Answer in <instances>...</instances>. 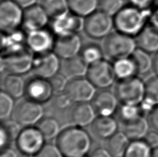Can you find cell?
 Returning <instances> with one entry per match:
<instances>
[{
    "instance_id": "cell-1",
    "label": "cell",
    "mask_w": 158,
    "mask_h": 157,
    "mask_svg": "<svg viewBox=\"0 0 158 157\" xmlns=\"http://www.w3.org/2000/svg\"><path fill=\"white\" fill-rule=\"evenodd\" d=\"M92 140L89 134L77 126L61 130L56 137V145L64 157H83L91 148Z\"/></svg>"
},
{
    "instance_id": "cell-2",
    "label": "cell",
    "mask_w": 158,
    "mask_h": 157,
    "mask_svg": "<svg viewBox=\"0 0 158 157\" xmlns=\"http://www.w3.org/2000/svg\"><path fill=\"white\" fill-rule=\"evenodd\" d=\"M151 10L139 9L131 4L125 5L114 17V29L117 31L136 38L148 24Z\"/></svg>"
},
{
    "instance_id": "cell-3",
    "label": "cell",
    "mask_w": 158,
    "mask_h": 157,
    "mask_svg": "<svg viewBox=\"0 0 158 157\" xmlns=\"http://www.w3.org/2000/svg\"><path fill=\"white\" fill-rule=\"evenodd\" d=\"M137 48L133 37L117 30L105 38L103 45L104 54L113 61L131 57Z\"/></svg>"
},
{
    "instance_id": "cell-4",
    "label": "cell",
    "mask_w": 158,
    "mask_h": 157,
    "mask_svg": "<svg viewBox=\"0 0 158 157\" xmlns=\"http://www.w3.org/2000/svg\"><path fill=\"white\" fill-rule=\"evenodd\" d=\"M114 91L122 105L137 106L145 99V83L137 76L118 80Z\"/></svg>"
},
{
    "instance_id": "cell-5",
    "label": "cell",
    "mask_w": 158,
    "mask_h": 157,
    "mask_svg": "<svg viewBox=\"0 0 158 157\" xmlns=\"http://www.w3.org/2000/svg\"><path fill=\"white\" fill-rule=\"evenodd\" d=\"M114 28V18L98 10L84 19L83 30L93 40L108 37Z\"/></svg>"
},
{
    "instance_id": "cell-6",
    "label": "cell",
    "mask_w": 158,
    "mask_h": 157,
    "mask_svg": "<svg viewBox=\"0 0 158 157\" xmlns=\"http://www.w3.org/2000/svg\"><path fill=\"white\" fill-rule=\"evenodd\" d=\"M35 54L28 48L4 54L1 59L2 71L9 74L22 75L32 70Z\"/></svg>"
},
{
    "instance_id": "cell-7",
    "label": "cell",
    "mask_w": 158,
    "mask_h": 157,
    "mask_svg": "<svg viewBox=\"0 0 158 157\" xmlns=\"http://www.w3.org/2000/svg\"><path fill=\"white\" fill-rule=\"evenodd\" d=\"M24 9L13 0H2L0 4V28L2 33L19 29L23 24Z\"/></svg>"
},
{
    "instance_id": "cell-8",
    "label": "cell",
    "mask_w": 158,
    "mask_h": 157,
    "mask_svg": "<svg viewBox=\"0 0 158 157\" xmlns=\"http://www.w3.org/2000/svg\"><path fill=\"white\" fill-rule=\"evenodd\" d=\"M45 140L36 126H29L22 128L15 142L17 148L22 155L33 157L46 144Z\"/></svg>"
},
{
    "instance_id": "cell-9",
    "label": "cell",
    "mask_w": 158,
    "mask_h": 157,
    "mask_svg": "<svg viewBox=\"0 0 158 157\" xmlns=\"http://www.w3.org/2000/svg\"><path fill=\"white\" fill-rule=\"evenodd\" d=\"M86 78L96 88L100 89L110 87L117 79L113 64L104 59L88 66Z\"/></svg>"
},
{
    "instance_id": "cell-10",
    "label": "cell",
    "mask_w": 158,
    "mask_h": 157,
    "mask_svg": "<svg viewBox=\"0 0 158 157\" xmlns=\"http://www.w3.org/2000/svg\"><path fill=\"white\" fill-rule=\"evenodd\" d=\"M43 114L42 104L27 99L18 103L13 114V120L24 127L37 125Z\"/></svg>"
},
{
    "instance_id": "cell-11",
    "label": "cell",
    "mask_w": 158,
    "mask_h": 157,
    "mask_svg": "<svg viewBox=\"0 0 158 157\" xmlns=\"http://www.w3.org/2000/svg\"><path fill=\"white\" fill-rule=\"evenodd\" d=\"M61 66L60 58L52 51L35 54L32 70L35 76L49 80L58 74Z\"/></svg>"
},
{
    "instance_id": "cell-12",
    "label": "cell",
    "mask_w": 158,
    "mask_h": 157,
    "mask_svg": "<svg viewBox=\"0 0 158 157\" xmlns=\"http://www.w3.org/2000/svg\"><path fill=\"white\" fill-rule=\"evenodd\" d=\"M52 30L47 28L27 32V47L35 55L52 51L56 38Z\"/></svg>"
},
{
    "instance_id": "cell-13",
    "label": "cell",
    "mask_w": 158,
    "mask_h": 157,
    "mask_svg": "<svg viewBox=\"0 0 158 157\" xmlns=\"http://www.w3.org/2000/svg\"><path fill=\"white\" fill-rule=\"evenodd\" d=\"M64 92L72 102L77 103L92 101L97 94L95 87L87 78L83 77L69 80Z\"/></svg>"
},
{
    "instance_id": "cell-14",
    "label": "cell",
    "mask_w": 158,
    "mask_h": 157,
    "mask_svg": "<svg viewBox=\"0 0 158 157\" xmlns=\"http://www.w3.org/2000/svg\"><path fill=\"white\" fill-rule=\"evenodd\" d=\"M83 46V40L78 33L58 36L53 51L64 60L80 55Z\"/></svg>"
},
{
    "instance_id": "cell-15",
    "label": "cell",
    "mask_w": 158,
    "mask_h": 157,
    "mask_svg": "<svg viewBox=\"0 0 158 157\" xmlns=\"http://www.w3.org/2000/svg\"><path fill=\"white\" fill-rule=\"evenodd\" d=\"M85 18L69 11L59 18L52 19L51 30L56 37L78 33L84 26Z\"/></svg>"
},
{
    "instance_id": "cell-16",
    "label": "cell",
    "mask_w": 158,
    "mask_h": 157,
    "mask_svg": "<svg viewBox=\"0 0 158 157\" xmlns=\"http://www.w3.org/2000/svg\"><path fill=\"white\" fill-rule=\"evenodd\" d=\"M53 92L49 80L47 79L35 75L26 83L25 96L27 99L40 104L49 101Z\"/></svg>"
},
{
    "instance_id": "cell-17",
    "label": "cell",
    "mask_w": 158,
    "mask_h": 157,
    "mask_svg": "<svg viewBox=\"0 0 158 157\" xmlns=\"http://www.w3.org/2000/svg\"><path fill=\"white\" fill-rule=\"evenodd\" d=\"M50 17L40 4H35L24 9L22 27L27 32L46 28Z\"/></svg>"
},
{
    "instance_id": "cell-18",
    "label": "cell",
    "mask_w": 158,
    "mask_h": 157,
    "mask_svg": "<svg viewBox=\"0 0 158 157\" xmlns=\"http://www.w3.org/2000/svg\"><path fill=\"white\" fill-rule=\"evenodd\" d=\"M118 102L114 93L103 89L95 94L92 105L97 116H112L117 110Z\"/></svg>"
},
{
    "instance_id": "cell-19",
    "label": "cell",
    "mask_w": 158,
    "mask_h": 157,
    "mask_svg": "<svg viewBox=\"0 0 158 157\" xmlns=\"http://www.w3.org/2000/svg\"><path fill=\"white\" fill-rule=\"evenodd\" d=\"M121 125L122 131L130 139V141L143 139L149 131L150 127L148 120L144 118L143 115L121 123Z\"/></svg>"
},
{
    "instance_id": "cell-20",
    "label": "cell",
    "mask_w": 158,
    "mask_h": 157,
    "mask_svg": "<svg viewBox=\"0 0 158 157\" xmlns=\"http://www.w3.org/2000/svg\"><path fill=\"white\" fill-rule=\"evenodd\" d=\"M92 133L99 139H106L117 132V120L112 116H97L90 125Z\"/></svg>"
},
{
    "instance_id": "cell-21",
    "label": "cell",
    "mask_w": 158,
    "mask_h": 157,
    "mask_svg": "<svg viewBox=\"0 0 158 157\" xmlns=\"http://www.w3.org/2000/svg\"><path fill=\"white\" fill-rule=\"evenodd\" d=\"M96 112L92 104L88 103H77L70 114V119L74 126L83 127L91 125L96 116Z\"/></svg>"
},
{
    "instance_id": "cell-22",
    "label": "cell",
    "mask_w": 158,
    "mask_h": 157,
    "mask_svg": "<svg viewBox=\"0 0 158 157\" xmlns=\"http://www.w3.org/2000/svg\"><path fill=\"white\" fill-rule=\"evenodd\" d=\"M26 38L27 33H24L19 29L10 33H2V55L27 48Z\"/></svg>"
},
{
    "instance_id": "cell-23",
    "label": "cell",
    "mask_w": 158,
    "mask_h": 157,
    "mask_svg": "<svg viewBox=\"0 0 158 157\" xmlns=\"http://www.w3.org/2000/svg\"><path fill=\"white\" fill-rule=\"evenodd\" d=\"M138 48L149 53L158 52V30L148 24L136 37Z\"/></svg>"
},
{
    "instance_id": "cell-24",
    "label": "cell",
    "mask_w": 158,
    "mask_h": 157,
    "mask_svg": "<svg viewBox=\"0 0 158 157\" xmlns=\"http://www.w3.org/2000/svg\"><path fill=\"white\" fill-rule=\"evenodd\" d=\"M88 66V64L78 55L76 57L64 60L61 67L63 69L64 75L67 78L73 79L86 76Z\"/></svg>"
},
{
    "instance_id": "cell-25",
    "label": "cell",
    "mask_w": 158,
    "mask_h": 157,
    "mask_svg": "<svg viewBox=\"0 0 158 157\" xmlns=\"http://www.w3.org/2000/svg\"><path fill=\"white\" fill-rule=\"evenodd\" d=\"M4 91L13 99H19L25 95L26 83L19 75L9 74L3 82Z\"/></svg>"
},
{
    "instance_id": "cell-26",
    "label": "cell",
    "mask_w": 158,
    "mask_h": 157,
    "mask_svg": "<svg viewBox=\"0 0 158 157\" xmlns=\"http://www.w3.org/2000/svg\"><path fill=\"white\" fill-rule=\"evenodd\" d=\"M130 141L123 131H117L107 140L106 150L112 157H124Z\"/></svg>"
},
{
    "instance_id": "cell-27",
    "label": "cell",
    "mask_w": 158,
    "mask_h": 157,
    "mask_svg": "<svg viewBox=\"0 0 158 157\" xmlns=\"http://www.w3.org/2000/svg\"><path fill=\"white\" fill-rule=\"evenodd\" d=\"M100 0H68L72 13L85 18L94 13L99 6Z\"/></svg>"
},
{
    "instance_id": "cell-28",
    "label": "cell",
    "mask_w": 158,
    "mask_h": 157,
    "mask_svg": "<svg viewBox=\"0 0 158 157\" xmlns=\"http://www.w3.org/2000/svg\"><path fill=\"white\" fill-rule=\"evenodd\" d=\"M113 68L117 80H123L137 76V70L131 57L114 60Z\"/></svg>"
},
{
    "instance_id": "cell-29",
    "label": "cell",
    "mask_w": 158,
    "mask_h": 157,
    "mask_svg": "<svg viewBox=\"0 0 158 157\" xmlns=\"http://www.w3.org/2000/svg\"><path fill=\"white\" fill-rule=\"evenodd\" d=\"M40 4L52 19L59 18L70 11L68 0H40Z\"/></svg>"
},
{
    "instance_id": "cell-30",
    "label": "cell",
    "mask_w": 158,
    "mask_h": 157,
    "mask_svg": "<svg viewBox=\"0 0 158 157\" xmlns=\"http://www.w3.org/2000/svg\"><path fill=\"white\" fill-rule=\"evenodd\" d=\"M131 57L135 64L138 74H146L153 69V58H151V53L137 47Z\"/></svg>"
},
{
    "instance_id": "cell-31",
    "label": "cell",
    "mask_w": 158,
    "mask_h": 157,
    "mask_svg": "<svg viewBox=\"0 0 158 157\" xmlns=\"http://www.w3.org/2000/svg\"><path fill=\"white\" fill-rule=\"evenodd\" d=\"M104 55L103 47L96 43H89L83 45L80 53L81 57L88 66L102 60Z\"/></svg>"
},
{
    "instance_id": "cell-32",
    "label": "cell",
    "mask_w": 158,
    "mask_h": 157,
    "mask_svg": "<svg viewBox=\"0 0 158 157\" xmlns=\"http://www.w3.org/2000/svg\"><path fill=\"white\" fill-rule=\"evenodd\" d=\"M153 149L143 139L131 141L124 157H151Z\"/></svg>"
},
{
    "instance_id": "cell-33",
    "label": "cell",
    "mask_w": 158,
    "mask_h": 157,
    "mask_svg": "<svg viewBox=\"0 0 158 157\" xmlns=\"http://www.w3.org/2000/svg\"><path fill=\"white\" fill-rule=\"evenodd\" d=\"M35 126L46 139H52L57 137L60 132L58 121L53 118H42Z\"/></svg>"
},
{
    "instance_id": "cell-34",
    "label": "cell",
    "mask_w": 158,
    "mask_h": 157,
    "mask_svg": "<svg viewBox=\"0 0 158 157\" xmlns=\"http://www.w3.org/2000/svg\"><path fill=\"white\" fill-rule=\"evenodd\" d=\"M13 98L4 91L0 94V119L2 120H8L15 110Z\"/></svg>"
},
{
    "instance_id": "cell-35",
    "label": "cell",
    "mask_w": 158,
    "mask_h": 157,
    "mask_svg": "<svg viewBox=\"0 0 158 157\" xmlns=\"http://www.w3.org/2000/svg\"><path fill=\"white\" fill-rule=\"evenodd\" d=\"M146 101L156 107L158 105V76H154L145 83Z\"/></svg>"
},
{
    "instance_id": "cell-36",
    "label": "cell",
    "mask_w": 158,
    "mask_h": 157,
    "mask_svg": "<svg viewBox=\"0 0 158 157\" xmlns=\"http://www.w3.org/2000/svg\"><path fill=\"white\" fill-rule=\"evenodd\" d=\"M124 6L123 0H100L98 8L102 12L114 18Z\"/></svg>"
},
{
    "instance_id": "cell-37",
    "label": "cell",
    "mask_w": 158,
    "mask_h": 157,
    "mask_svg": "<svg viewBox=\"0 0 158 157\" xmlns=\"http://www.w3.org/2000/svg\"><path fill=\"white\" fill-rule=\"evenodd\" d=\"M143 114L139 105H122L118 109V117L121 123L133 119Z\"/></svg>"
},
{
    "instance_id": "cell-38",
    "label": "cell",
    "mask_w": 158,
    "mask_h": 157,
    "mask_svg": "<svg viewBox=\"0 0 158 157\" xmlns=\"http://www.w3.org/2000/svg\"><path fill=\"white\" fill-rule=\"evenodd\" d=\"M21 127L22 125L16 122L15 120H6L2 124L1 128H2L7 134L10 142H13L16 141L20 134L22 130Z\"/></svg>"
},
{
    "instance_id": "cell-39",
    "label": "cell",
    "mask_w": 158,
    "mask_h": 157,
    "mask_svg": "<svg viewBox=\"0 0 158 157\" xmlns=\"http://www.w3.org/2000/svg\"><path fill=\"white\" fill-rule=\"evenodd\" d=\"M49 80L51 83V85L52 87L53 91L58 92V93L64 92L69 81L65 75L60 74H57L53 75L52 78L49 79Z\"/></svg>"
},
{
    "instance_id": "cell-40",
    "label": "cell",
    "mask_w": 158,
    "mask_h": 157,
    "mask_svg": "<svg viewBox=\"0 0 158 157\" xmlns=\"http://www.w3.org/2000/svg\"><path fill=\"white\" fill-rule=\"evenodd\" d=\"M33 157H64L56 145L45 144L40 152Z\"/></svg>"
},
{
    "instance_id": "cell-41",
    "label": "cell",
    "mask_w": 158,
    "mask_h": 157,
    "mask_svg": "<svg viewBox=\"0 0 158 157\" xmlns=\"http://www.w3.org/2000/svg\"><path fill=\"white\" fill-rule=\"evenodd\" d=\"M157 0H130V4L143 10H151L156 5Z\"/></svg>"
},
{
    "instance_id": "cell-42",
    "label": "cell",
    "mask_w": 158,
    "mask_h": 157,
    "mask_svg": "<svg viewBox=\"0 0 158 157\" xmlns=\"http://www.w3.org/2000/svg\"><path fill=\"white\" fill-rule=\"evenodd\" d=\"M73 102L70 98L67 96L65 92L60 93V94L56 97V105L57 107L64 109L69 107Z\"/></svg>"
},
{
    "instance_id": "cell-43",
    "label": "cell",
    "mask_w": 158,
    "mask_h": 157,
    "mask_svg": "<svg viewBox=\"0 0 158 157\" xmlns=\"http://www.w3.org/2000/svg\"><path fill=\"white\" fill-rule=\"evenodd\" d=\"M143 140L146 142L152 149H155L158 147V131L153 130L149 131L145 136Z\"/></svg>"
},
{
    "instance_id": "cell-44",
    "label": "cell",
    "mask_w": 158,
    "mask_h": 157,
    "mask_svg": "<svg viewBox=\"0 0 158 157\" xmlns=\"http://www.w3.org/2000/svg\"><path fill=\"white\" fill-rule=\"evenodd\" d=\"M148 122L150 126L154 130L158 131V105L148 114Z\"/></svg>"
},
{
    "instance_id": "cell-45",
    "label": "cell",
    "mask_w": 158,
    "mask_h": 157,
    "mask_svg": "<svg viewBox=\"0 0 158 157\" xmlns=\"http://www.w3.org/2000/svg\"><path fill=\"white\" fill-rule=\"evenodd\" d=\"M148 24L158 30V4L155 6L151 10Z\"/></svg>"
},
{
    "instance_id": "cell-46",
    "label": "cell",
    "mask_w": 158,
    "mask_h": 157,
    "mask_svg": "<svg viewBox=\"0 0 158 157\" xmlns=\"http://www.w3.org/2000/svg\"><path fill=\"white\" fill-rule=\"evenodd\" d=\"M89 157H112L106 148H97L93 151Z\"/></svg>"
},
{
    "instance_id": "cell-47",
    "label": "cell",
    "mask_w": 158,
    "mask_h": 157,
    "mask_svg": "<svg viewBox=\"0 0 158 157\" xmlns=\"http://www.w3.org/2000/svg\"><path fill=\"white\" fill-rule=\"evenodd\" d=\"M13 1L17 3L18 5H19L21 7L25 9V8H27L32 6L33 5L37 4L38 0H13Z\"/></svg>"
},
{
    "instance_id": "cell-48",
    "label": "cell",
    "mask_w": 158,
    "mask_h": 157,
    "mask_svg": "<svg viewBox=\"0 0 158 157\" xmlns=\"http://www.w3.org/2000/svg\"><path fill=\"white\" fill-rule=\"evenodd\" d=\"M0 157H18L16 152L9 147L2 149Z\"/></svg>"
},
{
    "instance_id": "cell-49",
    "label": "cell",
    "mask_w": 158,
    "mask_h": 157,
    "mask_svg": "<svg viewBox=\"0 0 158 157\" xmlns=\"http://www.w3.org/2000/svg\"><path fill=\"white\" fill-rule=\"evenodd\" d=\"M153 70L157 76H158V52L156 53V55L153 57Z\"/></svg>"
},
{
    "instance_id": "cell-50",
    "label": "cell",
    "mask_w": 158,
    "mask_h": 157,
    "mask_svg": "<svg viewBox=\"0 0 158 157\" xmlns=\"http://www.w3.org/2000/svg\"><path fill=\"white\" fill-rule=\"evenodd\" d=\"M151 157H158V147L153 149V154H152Z\"/></svg>"
},
{
    "instance_id": "cell-51",
    "label": "cell",
    "mask_w": 158,
    "mask_h": 157,
    "mask_svg": "<svg viewBox=\"0 0 158 157\" xmlns=\"http://www.w3.org/2000/svg\"><path fill=\"white\" fill-rule=\"evenodd\" d=\"M83 157H87V156H83Z\"/></svg>"
},
{
    "instance_id": "cell-52",
    "label": "cell",
    "mask_w": 158,
    "mask_h": 157,
    "mask_svg": "<svg viewBox=\"0 0 158 157\" xmlns=\"http://www.w3.org/2000/svg\"><path fill=\"white\" fill-rule=\"evenodd\" d=\"M1 1H2V0H1Z\"/></svg>"
}]
</instances>
